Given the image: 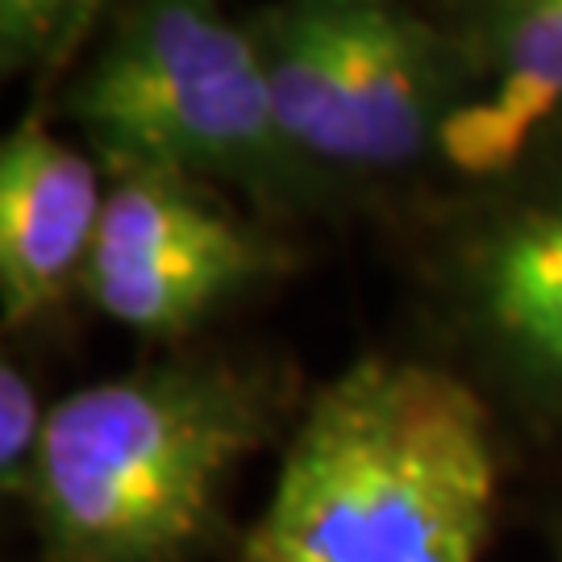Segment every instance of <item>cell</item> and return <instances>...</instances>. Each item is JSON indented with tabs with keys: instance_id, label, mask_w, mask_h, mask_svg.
Segmentation results:
<instances>
[{
	"instance_id": "obj_12",
	"label": "cell",
	"mask_w": 562,
	"mask_h": 562,
	"mask_svg": "<svg viewBox=\"0 0 562 562\" xmlns=\"http://www.w3.org/2000/svg\"><path fill=\"white\" fill-rule=\"evenodd\" d=\"M425 4H429V0H425Z\"/></svg>"
},
{
	"instance_id": "obj_6",
	"label": "cell",
	"mask_w": 562,
	"mask_h": 562,
	"mask_svg": "<svg viewBox=\"0 0 562 562\" xmlns=\"http://www.w3.org/2000/svg\"><path fill=\"white\" fill-rule=\"evenodd\" d=\"M292 259L276 222L241 213L222 188L134 167L109 176L83 296L121 329L176 346Z\"/></svg>"
},
{
	"instance_id": "obj_5",
	"label": "cell",
	"mask_w": 562,
	"mask_h": 562,
	"mask_svg": "<svg viewBox=\"0 0 562 562\" xmlns=\"http://www.w3.org/2000/svg\"><path fill=\"white\" fill-rule=\"evenodd\" d=\"M467 183L429 246L446 329L508 387L562 408V125Z\"/></svg>"
},
{
	"instance_id": "obj_1",
	"label": "cell",
	"mask_w": 562,
	"mask_h": 562,
	"mask_svg": "<svg viewBox=\"0 0 562 562\" xmlns=\"http://www.w3.org/2000/svg\"><path fill=\"white\" fill-rule=\"evenodd\" d=\"M276 362L183 350L50 404L34 480L38 562H201L238 467L280 429Z\"/></svg>"
},
{
	"instance_id": "obj_8",
	"label": "cell",
	"mask_w": 562,
	"mask_h": 562,
	"mask_svg": "<svg viewBox=\"0 0 562 562\" xmlns=\"http://www.w3.org/2000/svg\"><path fill=\"white\" fill-rule=\"evenodd\" d=\"M454 38L471 104L450 125L446 171L487 180L562 125V0H429Z\"/></svg>"
},
{
	"instance_id": "obj_2",
	"label": "cell",
	"mask_w": 562,
	"mask_h": 562,
	"mask_svg": "<svg viewBox=\"0 0 562 562\" xmlns=\"http://www.w3.org/2000/svg\"><path fill=\"white\" fill-rule=\"evenodd\" d=\"M492 508L480 392L438 362L371 355L308 396L234 562H480Z\"/></svg>"
},
{
	"instance_id": "obj_9",
	"label": "cell",
	"mask_w": 562,
	"mask_h": 562,
	"mask_svg": "<svg viewBox=\"0 0 562 562\" xmlns=\"http://www.w3.org/2000/svg\"><path fill=\"white\" fill-rule=\"evenodd\" d=\"M113 4L117 0H0V71L4 80H30V109L50 113Z\"/></svg>"
},
{
	"instance_id": "obj_7",
	"label": "cell",
	"mask_w": 562,
	"mask_h": 562,
	"mask_svg": "<svg viewBox=\"0 0 562 562\" xmlns=\"http://www.w3.org/2000/svg\"><path fill=\"white\" fill-rule=\"evenodd\" d=\"M101 162L50 130L46 109L25 117L0 142V317L25 329L59 313L83 292L92 246L101 234Z\"/></svg>"
},
{
	"instance_id": "obj_11",
	"label": "cell",
	"mask_w": 562,
	"mask_h": 562,
	"mask_svg": "<svg viewBox=\"0 0 562 562\" xmlns=\"http://www.w3.org/2000/svg\"><path fill=\"white\" fill-rule=\"evenodd\" d=\"M559 562H562V550H559Z\"/></svg>"
},
{
	"instance_id": "obj_3",
	"label": "cell",
	"mask_w": 562,
	"mask_h": 562,
	"mask_svg": "<svg viewBox=\"0 0 562 562\" xmlns=\"http://www.w3.org/2000/svg\"><path fill=\"white\" fill-rule=\"evenodd\" d=\"M50 109L104 176L150 167L234 188L267 222L341 204L283 134L246 18L222 0H117Z\"/></svg>"
},
{
	"instance_id": "obj_10",
	"label": "cell",
	"mask_w": 562,
	"mask_h": 562,
	"mask_svg": "<svg viewBox=\"0 0 562 562\" xmlns=\"http://www.w3.org/2000/svg\"><path fill=\"white\" fill-rule=\"evenodd\" d=\"M46 417L50 408L42 413L38 383L30 380V371L13 359L0 362V483L18 501L34 480Z\"/></svg>"
},
{
	"instance_id": "obj_4",
	"label": "cell",
	"mask_w": 562,
	"mask_h": 562,
	"mask_svg": "<svg viewBox=\"0 0 562 562\" xmlns=\"http://www.w3.org/2000/svg\"><path fill=\"white\" fill-rule=\"evenodd\" d=\"M246 25L292 150L341 201L446 162L471 76L417 0H267Z\"/></svg>"
}]
</instances>
